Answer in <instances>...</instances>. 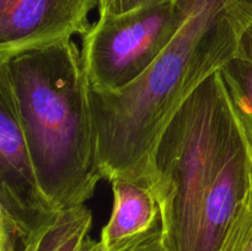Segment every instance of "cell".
I'll list each match as a JSON object with an SVG mask.
<instances>
[{"instance_id":"1","label":"cell","mask_w":252,"mask_h":251,"mask_svg":"<svg viewBox=\"0 0 252 251\" xmlns=\"http://www.w3.org/2000/svg\"><path fill=\"white\" fill-rule=\"evenodd\" d=\"M166 251H218L252 194V147L221 70L180 106L149 162Z\"/></svg>"},{"instance_id":"12","label":"cell","mask_w":252,"mask_h":251,"mask_svg":"<svg viewBox=\"0 0 252 251\" xmlns=\"http://www.w3.org/2000/svg\"><path fill=\"white\" fill-rule=\"evenodd\" d=\"M157 1H161V0H100L98 12H100V16L120 15Z\"/></svg>"},{"instance_id":"3","label":"cell","mask_w":252,"mask_h":251,"mask_svg":"<svg viewBox=\"0 0 252 251\" xmlns=\"http://www.w3.org/2000/svg\"><path fill=\"white\" fill-rule=\"evenodd\" d=\"M42 191L57 209L85 204L102 180L96 161L89 88L73 39L0 62Z\"/></svg>"},{"instance_id":"4","label":"cell","mask_w":252,"mask_h":251,"mask_svg":"<svg viewBox=\"0 0 252 251\" xmlns=\"http://www.w3.org/2000/svg\"><path fill=\"white\" fill-rule=\"evenodd\" d=\"M185 0H161L120 15H102L83 36L89 89L116 93L142 78L187 19Z\"/></svg>"},{"instance_id":"2","label":"cell","mask_w":252,"mask_h":251,"mask_svg":"<svg viewBox=\"0 0 252 251\" xmlns=\"http://www.w3.org/2000/svg\"><path fill=\"white\" fill-rule=\"evenodd\" d=\"M185 1L184 26L142 78L116 93L89 89L102 180L150 185V157L165 126L201 84L235 58L252 24V0Z\"/></svg>"},{"instance_id":"13","label":"cell","mask_w":252,"mask_h":251,"mask_svg":"<svg viewBox=\"0 0 252 251\" xmlns=\"http://www.w3.org/2000/svg\"><path fill=\"white\" fill-rule=\"evenodd\" d=\"M235 58L244 59V61L252 64V24L241 36Z\"/></svg>"},{"instance_id":"10","label":"cell","mask_w":252,"mask_h":251,"mask_svg":"<svg viewBox=\"0 0 252 251\" xmlns=\"http://www.w3.org/2000/svg\"><path fill=\"white\" fill-rule=\"evenodd\" d=\"M218 251H252V194L231 224Z\"/></svg>"},{"instance_id":"7","label":"cell","mask_w":252,"mask_h":251,"mask_svg":"<svg viewBox=\"0 0 252 251\" xmlns=\"http://www.w3.org/2000/svg\"><path fill=\"white\" fill-rule=\"evenodd\" d=\"M111 184L112 212L100 238L107 251L116 250L162 224L160 204L152 185L129 180H116Z\"/></svg>"},{"instance_id":"11","label":"cell","mask_w":252,"mask_h":251,"mask_svg":"<svg viewBox=\"0 0 252 251\" xmlns=\"http://www.w3.org/2000/svg\"><path fill=\"white\" fill-rule=\"evenodd\" d=\"M113 251H166L162 243V224Z\"/></svg>"},{"instance_id":"9","label":"cell","mask_w":252,"mask_h":251,"mask_svg":"<svg viewBox=\"0 0 252 251\" xmlns=\"http://www.w3.org/2000/svg\"><path fill=\"white\" fill-rule=\"evenodd\" d=\"M226 89L252 147V64L234 58L221 68Z\"/></svg>"},{"instance_id":"5","label":"cell","mask_w":252,"mask_h":251,"mask_svg":"<svg viewBox=\"0 0 252 251\" xmlns=\"http://www.w3.org/2000/svg\"><path fill=\"white\" fill-rule=\"evenodd\" d=\"M37 177L17 112L14 89L0 65V223L16 230L19 246L58 216Z\"/></svg>"},{"instance_id":"8","label":"cell","mask_w":252,"mask_h":251,"mask_svg":"<svg viewBox=\"0 0 252 251\" xmlns=\"http://www.w3.org/2000/svg\"><path fill=\"white\" fill-rule=\"evenodd\" d=\"M93 225V213L85 206L61 209L57 218L33 239L17 246L19 251H81Z\"/></svg>"},{"instance_id":"15","label":"cell","mask_w":252,"mask_h":251,"mask_svg":"<svg viewBox=\"0 0 252 251\" xmlns=\"http://www.w3.org/2000/svg\"><path fill=\"white\" fill-rule=\"evenodd\" d=\"M0 251H19V250H17V245H15V244L0 243Z\"/></svg>"},{"instance_id":"14","label":"cell","mask_w":252,"mask_h":251,"mask_svg":"<svg viewBox=\"0 0 252 251\" xmlns=\"http://www.w3.org/2000/svg\"><path fill=\"white\" fill-rule=\"evenodd\" d=\"M81 251H107L101 240H93L89 238Z\"/></svg>"},{"instance_id":"6","label":"cell","mask_w":252,"mask_h":251,"mask_svg":"<svg viewBox=\"0 0 252 251\" xmlns=\"http://www.w3.org/2000/svg\"><path fill=\"white\" fill-rule=\"evenodd\" d=\"M100 0H0V62L84 34Z\"/></svg>"}]
</instances>
